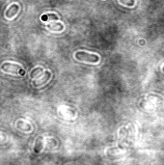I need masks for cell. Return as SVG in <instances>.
<instances>
[{
	"label": "cell",
	"mask_w": 164,
	"mask_h": 165,
	"mask_svg": "<svg viewBox=\"0 0 164 165\" xmlns=\"http://www.w3.org/2000/svg\"><path fill=\"white\" fill-rule=\"evenodd\" d=\"M2 70H4L5 73L8 74H19V75H24L25 71L24 70L21 68L19 65L13 63H3L1 65Z\"/></svg>",
	"instance_id": "1"
},
{
	"label": "cell",
	"mask_w": 164,
	"mask_h": 165,
	"mask_svg": "<svg viewBox=\"0 0 164 165\" xmlns=\"http://www.w3.org/2000/svg\"><path fill=\"white\" fill-rule=\"evenodd\" d=\"M75 58L77 60L89 62V63H98L99 60V57L97 54H90L88 52H84V51H76Z\"/></svg>",
	"instance_id": "2"
},
{
	"label": "cell",
	"mask_w": 164,
	"mask_h": 165,
	"mask_svg": "<svg viewBox=\"0 0 164 165\" xmlns=\"http://www.w3.org/2000/svg\"><path fill=\"white\" fill-rule=\"evenodd\" d=\"M18 10H19V6H18V4H13V5H11L9 8L7 9V11H6V14H5L6 18H14V17H15L17 14H18Z\"/></svg>",
	"instance_id": "3"
},
{
	"label": "cell",
	"mask_w": 164,
	"mask_h": 165,
	"mask_svg": "<svg viewBox=\"0 0 164 165\" xmlns=\"http://www.w3.org/2000/svg\"><path fill=\"white\" fill-rule=\"evenodd\" d=\"M51 77V73H49V71H46V73L44 74V76H42V78H40V79L38 81H34V86L36 88L40 87V86L42 85H44L46 84L48 80H49V78Z\"/></svg>",
	"instance_id": "4"
},
{
	"label": "cell",
	"mask_w": 164,
	"mask_h": 165,
	"mask_svg": "<svg viewBox=\"0 0 164 165\" xmlns=\"http://www.w3.org/2000/svg\"><path fill=\"white\" fill-rule=\"evenodd\" d=\"M47 28L52 31H62L64 29V26H63V24H61L59 22H56V23L51 22V23L47 24Z\"/></svg>",
	"instance_id": "5"
},
{
	"label": "cell",
	"mask_w": 164,
	"mask_h": 165,
	"mask_svg": "<svg viewBox=\"0 0 164 165\" xmlns=\"http://www.w3.org/2000/svg\"><path fill=\"white\" fill-rule=\"evenodd\" d=\"M41 19L42 21H46L48 19H53V20H57L58 19V17H57L56 15H54V14H48V15H42Z\"/></svg>",
	"instance_id": "6"
},
{
	"label": "cell",
	"mask_w": 164,
	"mask_h": 165,
	"mask_svg": "<svg viewBox=\"0 0 164 165\" xmlns=\"http://www.w3.org/2000/svg\"><path fill=\"white\" fill-rule=\"evenodd\" d=\"M42 137H39L38 139H37V141H36V145H35V149H34V151H35V153H40L41 152V150H42Z\"/></svg>",
	"instance_id": "7"
},
{
	"label": "cell",
	"mask_w": 164,
	"mask_h": 165,
	"mask_svg": "<svg viewBox=\"0 0 164 165\" xmlns=\"http://www.w3.org/2000/svg\"><path fill=\"white\" fill-rule=\"evenodd\" d=\"M121 3H123L125 5H127V6H133L135 4V1L134 0H120Z\"/></svg>",
	"instance_id": "8"
},
{
	"label": "cell",
	"mask_w": 164,
	"mask_h": 165,
	"mask_svg": "<svg viewBox=\"0 0 164 165\" xmlns=\"http://www.w3.org/2000/svg\"><path fill=\"white\" fill-rule=\"evenodd\" d=\"M38 71H42V68H37L36 70H32V73L30 74V76H31L32 78H34L35 74H39Z\"/></svg>",
	"instance_id": "9"
},
{
	"label": "cell",
	"mask_w": 164,
	"mask_h": 165,
	"mask_svg": "<svg viewBox=\"0 0 164 165\" xmlns=\"http://www.w3.org/2000/svg\"><path fill=\"white\" fill-rule=\"evenodd\" d=\"M162 70H163V73H164V66H163V68H162Z\"/></svg>",
	"instance_id": "10"
}]
</instances>
